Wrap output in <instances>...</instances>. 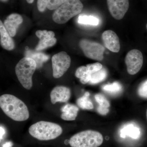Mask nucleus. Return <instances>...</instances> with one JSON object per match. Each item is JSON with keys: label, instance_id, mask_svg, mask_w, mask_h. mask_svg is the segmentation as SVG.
Wrapping results in <instances>:
<instances>
[{"label": "nucleus", "instance_id": "obj_30", "mask_svg": "<svg viewBox=\"0 0 147 147\" xmlns=\"http://www.w3.org/2000/svg\"><path fill=\"white\" fill-rule=\"evenodd\" d=\"M27 2L29 4L32 3H33L34 0H26Z\"/></svg>", "mask_w": 147, "mask_h": 147}, {"label": "nucleus", "instance_id": "obj_32", "mask_svg": "<svg viewBox=\"0 0 147 147\" xmlns=\"http://www.w3.org/2000/svg\"><path fill=\"white\" fill-rule=\"evenodd\" d=\"M146 118H147V109L146 110Z\"/></svg>", "mask_w": 147, "mask_h": 147}, {"label": "nucleus", "instance_id": "obj_27", "mask_svg": "<svg viewBox=\"0 0 147 147\" xmlns=\"http://www.w3.org/2000/svg\"><path fill=\"white\" fill-rule=\"evenodd\" d=\"M48 0H37V8L40 12L45 11L47 8V2Z\"/></svg>", "mask_w": 147, "mask_h": 147}, {"label": "nucleus", "instance_id": "obj_19", "mask_svg": "<svg viewBox=\"0 0 147 147\" xmlns=\"http://www.w3.org/2000/svg\"><path fill=\"white\" fill-rule=\"evenodd\" d=\"M91 75V74L89 72L87 67L85 66L79 67L75 72V76L80 79V82L83 84L89 83Z\"/></svg>", "mask_w": 147, "mask_h": 147}, {"label": "nucleus", "instance_id": "obj_10", "mask_svg": "<svg viewBox=\"0 0 147 147\" xmlns=\"http://www.w3.org/2000/svg\"><path fill=\"white\" fill-rule=\"evenodd\" d=\"M36 35L40 39L35 48L37 51H41L48 47H52L57 42V40L55 37V33L53 31L38 30L36 32Z\"/></svg>", "mask_w": 147, "mask_h": 147}, {"label": "nucleus", "instance_id": "obj_20", "mask_svg": "<svg viewBox=\"0 0 147 147\" xmlns=\"http://www.w3.org/2000/svg\"><path fill=\"white\" fill-rule=\"evenodd\" d=\"M90 95L89 92H86L82 97L77 99L76 103L79 107L84 110H92L93 109L92 102L89 98Z\"/></svg>", "mask_w": 147, "mask_h": 147}, {"label": "nucleus", "instance_id": "obj_3", "mask_svg": "<svg viewBox=\"0 0 147 147\" xmlns=\"http://www.w3.org/2000/svg\"><path fill=\"white\" fill-rule=\"evenodd\" d=\"M83 7L84 5L80 0H67L54 11L53 20L57 24H65L81 13Z\"/></svg>", "mask_w": 147, "mask_h": 147}, {"label": "nucleus", "instance_id": "obj_33", "mask_svg": "<svg viewBox=\"0 0 147 147\" xmlns=\"http://www.w3.org/2000/svg\"><path fill=\"white\" fill-rule=\"evenodd\" d=\"M146 29H147V24H146Z\"/></svg>", "mask_w": 147, "mask_h": 147}, {"label": "nucleus", "instance_id": "obj_9", "mask_svg": "<svg viewBox=\"0 0 147 147\" xmlns=\"http://www.w3.org/2000/svg\"><path fill=\"white\" fill-rule=\"evenodd\" d=\"M110 13L117 20L122 19L129 7V0H107Z\"/></svg>", "mask_w": 147, "mask_h": 147}, {"label": "nucleus", "instance_id": "obj_18", "mask_svg": "<svg viewBox=\"0 0 147 147\" xmlns=\"http://www.w3.org/2000/svg\"><path fill=\"white\" fill-rule=\"evenodd\" d=\"M26 57L33 59L36 63L37 68H38L41 67L42 63L47 61L49 59V57L43 53L30 51L26 52Z\"/></svg>", "mask_w": 147, "mask_h": 147}, {"label": "nucleus", "instance_id": "obj_22", "mask_svg": "<svg viewBox=\"0 0 147 147\" xmlns=\"http://www.w3.org/2000/svg\"><path fill=\"white\" fill-rule=\"evenodd\" d=\"M107 75V70L105 68L102 67L99 71L91 75L90 80L89 83L91 84H96L100 83L106 79Z\"/></svg>", "mask_w": 147, "mask_h": 147}, {"label": "nucleus", "instance_id": "obj_16", "mask_svg": "<svg viewBox=\"0 0 147 147\" xmlns=\"http://www.w3.org/2000/svg\"><path fill=\"white\" fill-rule=\"evenodd\" d=\"M141 135L140 129L134 123H128L123 127L121 129L120 136L125 138L126 136L134 139H139Z\"/></svg>", "mask_w": 147, "mask_h": 147}, {"label": "nucleus", "instance_id": "obj_6", "mask_svg": "<svg viewBox=\"0 0 147 147\" xmlns=\"http://www.w3.org/2000/svg\"><path fill=\"white\" fill-rule=\"evenodd\" d=\"M79 46L87 57L98 61L103 60L105 47L98 42L83 39L80 40Z\"/></svg>", "mask_w": 147, "mask_h": 147}, {"label": "nucleus", "instance_id": "obj_8", "mask_svg": "<svg viewBox=\"0 0 147 147\" xmlns=\"http://www.w3.org/2000/svg\"><path fill=\"white\" fill-rule=\"evenodd\" d=\"M127 72L130 75L138 73L143 64V56L142 52L137 49L130 50L125 58Z\"/></svg>", "mask_w": 147, "mask_h": 147}, {"label": "nucleus", "instance_id": "obj_15", "mask_svg": "<svg viewBox=\"0 0 147 147\" xmlns=\"http://www.w3.org/2000/svg\"><path fill=\"white\" fill-rule=\"evenodd\" d=\"M62 113L61 118L64 120L71 121L76 119L79 109L75 105L67 104L61 109Z\"/></svg>", "mask_w": 147, "mask_h": 147}, {"label": "nucleus", "instance_id": "obj_25", "mask_svg": "<svg viewBox=\"0 0 147 147\" xmlns=\"http://www.w3.org/2000/svg\"><path fill=\"white\" fill-rule=\"evenodd\" d=\"M86 66L87 67L89 72L91 74L99 71L102 68V65L98 62L89 64L87 65Z\"/></svg>", "mask_w": 147, "mask_h": 147}, {"label": "nucleus", "instance_id": "obj_17", "mask_svg": "<svg viewBox=\"0 0 147 147\" xmlns=\"http://www.w3.org/2000/svg\"><path fill=\"white\" fill-rule=\"evenodd\" d=\"M95 99L98 103L97 108L98 113L102 115H107L109 112L110 103L106 97L101 94H97L95 95Z\"/></svg>", "mask_w": 147, "mask_h": 147}, {"label": "nucleus", "instance_id": "obj_14", "mask_svg": "<svg viewBox=\"0 0 147 147\" xmlns=\"http://www.w3.org/2000/svg\"><path fill=\"white\" fill-rule=\"evenodd\" d=\"M0 36L1 45L3 48L9 51L14 49L15 47L14 41L1 21H0Z\"/></svg>", "mask_w": 147, "mask_h": 147}, {"label": "nucleus", "instance_id": "obj_12", "mask_svg": "<svg viewBox=\"0 0 147 147\" xmlns=\"http://www.w3.org/2000/svg\"><path fill=\"white\" fill-rule=\"evenodd\" d=\"M70 96V90L69 88L63 86L55 87L50 93V100L53 104L57 102H67Z\"/></svg>", "mask_w": 147, "mask_h": 147}, {"label": "nucleus", "instance_id": "obj_28", "mask_svg": "<svg viewBox=\"0 0 147 147\" xmlns=\"http://www.w3.org/2000/svg\"><path fill=\"white\" fill-rule=\"evenodd\" d=\"M5 129L3 126H1L0 127V138L1 141L3 139L4 135L5 134Z\"/></svg>", "mask_w": 147, "mask_h": 147}, {"label": "nucleus", "instance_id": "obj_5", "mask_svg": "<svg viewBox=\"0 0 147 147\" xmlns=\"http://www.w3.org/2000/svg\"><path fill=\"white\" fill-rule=\"evenodd\" d=\"M103 142V136L100 132L86 130L74 135L70 138L69 143L71 147H98Z\"/></svg>", "mask_w": 147, "mask_h": 147}, {"label": "nucleus", "instance_id": "obj_26", "mask_svg": "<svg viewBox=\"0 0 147 147\" xmlns=\"http://www.w3.org/2000/svg\"><path fill=\"white\" fill-rule=\"evenodd\" d=\"M138 93L141 97L147 98V80L140 85L138 88Z\"/></svg>", "mask_w": 147, "mask_h": 147}, {"label": "nucleus", "instance_id": "obj_4", "mask_svg": "<svg viewBox=\"0 0 147 147\" xmlns=\"http://www.w3.org/2000/svg\"><path fill=\"white\" fill-rule=\"evenodd\" d=\"M37 68L36 63L30 58L21 59L15 67V73L24 88L30 90L32 86V76Z\"/></svg>", "mask_w": 147, "mask_h": 147}, {"label": "nucleus", "instance_id": "obj_2", "mask_svg": "<svg viewBox=\"0 0 147 147\" xmlns=\"http://www.w3.org/2000/svg\"><path fill=\"white\" fill-rule=\"evenodd\" d=\"M63 129L58 124L46 121H40L29 127V132L34 138L40 141H48L60 136Z\"/></svg>", "mask_w": 147, "mask_h": 147}, {"label": "nucleus", "instance_id": "obj_1", "mask_svg": "<svg viewBox=\"0 0 147 147\" xmlns=\"http://www.w3.org/2000/svg\"><path fill=\"white\" fill-rule=\"evenodd\" d=\"M0 107L5 115L15 121H23L28 120L30 117L27 105L13 95L4 94L1 96Z\"/></svg>", "mask_w": 147, "mask_h": 147}, {"label": "nucleus", "instance_id": "obj_21", "mask_svg": "<svg viewBox=\"0 0 147 147\" xmlns=\"http://www.w3.org/2000/svg\"><path fill=\"white\" fill-rule=\"evenodd\" d=\"M102 90L109 94L116 95L122 92L123 87L119 82H115L112 84L104 85L102 87Z\"/></svg>", "mask_w": 147, "mask_h": 147}, {"label": "nucleus", "instance_id": "obj_13", "mask_svg": "<svg viewBox=\"0 0 147 147\" xmlns=\"http://www.w3.org/2000/svg\"><path fill=\"white\" fill-rule=\"evenodd\" d=\"M23 22L22 16L18 13H11L9 15L4 22V25L11 37L16 35L17 29Z\"/></svg>", "mask_w": 147, "mask_h": 147}, {"label": "nucleus", "instance_id": "obj_31", "mask_svg": "<svg viewBox=\"0 0 147 147\" xmlns=\"http://www.w3.org/2000/svg\"><path fill=\"white\" fill-rule=\"evenodd\" d=\"M1 1L3 2H7L8 1V0H1Z\"/></svg>", "mask_w": 147, "mask_h": 147}, {"label": "nucleus", "instance_id": "obj_11", "mask_svg": "<svg viewBox=\"0 0 147 147\" xmlns=\"http://www.w3.org/2000/svg\"><path fill=\"white\" fill-rule=\"evenodd\" d=\"M102 38L105 47L113 53H117L120 50L119 39L116 33L111 30L102 33Z\"/></svg>", "mask_w": 147, "mask_h": 147}, {"label": "nucleus", "instance_id": "obj_7", "mask_svg": "<svg viewBox=\"0 0 147 147\" xmlns=\"http://www.w3.org/2000/svg\"><path fill=\"white\" fill-rule=\"evenodd\" d=\"M53 76L56 79L60 78L67 71L71 64V58L65 52L55 54L52 58Z\"/></svg>", "mask_w": 147, "mask_h": 147}, {"label": "nucleus", "instance_id": "obj_24", "mask_svg": "<svg viewBox=\"0 0 147 147\" xmlns=\"http://www.w3.org/2000/svg\"><path fill=\"white\" fill-rule=\"evenodd\" d=\"M67 0H48L47 8L50 10H56Z\"/></svg>", "mask_w": 147, "mask_h": 147}, {"label": "nucleus", "instance_id": "obj_29", "mask_svg": "<svg viewBox=\"0 0 147 147\" xmlns=\"http://www.w3.org/2000/svg\"><path fill=\"white\" fill-rule=\"evenodd\" d=\"M13 143L11 142H7L3 145V147H12Z\"/></svg>", "mask_w": 147, "mask_h": 147}, {"label": "nucleus", "instance_id": "obj_23", "mask_svg": "<svg viewBox=\"0 0 147 147\" xmlns=\"http://www.w3.org/2000/svg\"><path fill=\"white\" fill-rule=\"evenodd\" d=\"M78 23L84 25L97 26L99 24V19L92 16L81 15L78 18Z\"/></svg>", "mask_w": 147, "mask_h": 147}]
</instances>
